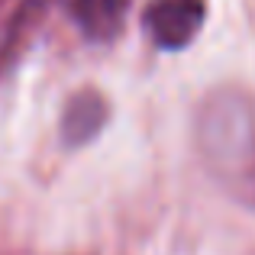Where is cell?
<instances>
[{
  "label": "cell",
  "instance_id": "cell-1",
  "mask_svg": "<svg viewBox=\"0 0 255 255\" xmlns=\"http://www.w3.org/2000/svg\"><path fill=\"white\" fill-rule=\"evenodd\" d=\"M194 139L207 171L239 200L255 204V94L220 84L197 104Z\"/></svg>",
  "mask_w": 255,
  "mask_h": 255
},
{
  "label": "cell",
  "instance_id": "cell-2",
  "mask_svg": "<svg viewBox=\"0 0 255 255\" xmlns=\"http://www.w3.org/2000/svg\"><path fill=\"white\" fill-rule=\"evenodd\" d=\"M207 23L204 0H149L142 10V29L162 52H184L194 45Z\"/></svg>",
  "mask_w": 255,
  "mask_h": 255
},
{
  "label": "cell",
  "instance_id": "cell-3",
  "mask_svg": "<svg viewBox=\"0 0 255 255\" xmlns=\"http://www.w3.org/2000/svg\"><path fill=\"white\" fill-rule=\"evenodd\" d=\"M110 123V100L97 91V87H81L68 97L58 120V132L68 149H84L104 132Z\"/></svg>",
  "mask_w": 255,
  "mask_h": 255
},
{
  "label": "cell",
  "instance_id": "cell-4",
  "mask_svg": "<svg viewBox=\"0 0 255 255\" xmlns=\"http://www.w3.org/2000/svg\"><path fill=\"white\" fill-rule=\"evenodd\" d=\"M71 23L91 42H110L126 26L132 0H65Z\"/></svg>",
  "mask_w": 255,
  "mask_h": 255
}]
</instances>
